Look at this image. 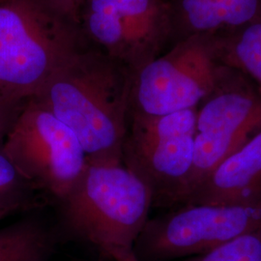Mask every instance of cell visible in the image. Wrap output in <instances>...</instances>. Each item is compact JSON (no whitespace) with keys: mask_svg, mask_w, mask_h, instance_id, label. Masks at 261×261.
I'll return each mask as SVG.
<instances>
[{"mask_svg":"<svg viewBox=\"0 0 261 261\" xmlns=\"http://www.w3.org/2000/svg\"><path fill=\"white\" fill-rule=\"evenodd\" d=\"M134 74L101 50L83 49L34 98L73 130L88 164L122 165Z\"/></svg>","mask_w":261,"mask_h":261,"instance_id":"6da1fadb","label":"cell"},{"mask_svg":"<svg viewBox=\"0 0 261 261\" xmlns=\"http://www.w3.org/2000/svg\"><path fill=\"white\" fill-rule=\"evenodd\" d=\"M61 238L85 244L108 261H139L135 247L149 220V191L123 165L87 164L55 203Z\"/></svg>","mask_w":261,"mask_h":261,"instance_id":"7a4b0ae2","label":"cell"},{"mask_svg":"<svg viewBox=\"0 0 261 261\" xmlns=\"http://www.w3.org/2000/svg\"><path fill=\"white\" fill-rule=\"evenodd\" d=\"M77 25L47 0H0V97H36L84 49Z\"/></svg>","mask_w":261,"mask_h":261,"instance_id":"3957f363","label":"cell"},{"mask_svg":"<svg viewBox=\"0 0 261 261\" xmlns=\"http://www.w3.org/2000/svg\"><path fill=\"white\" fill-rule=\"evenodd\" d=\"M197 108L164 115L130 113L122 165L149 191L153 207L186 202Z\"/></svg>","mask_w":261,"mask_h":261,"instance_id":"277c9868","label":"cell"},{"mask_svg":"<svg viewBox=\"0 0 261 261\" xmlns=\"http://www.w3.org/2000/svg\"><path fill=\"white\" fill-rule=\"evenodd\" d=\"M2 151L19 173L55 203L75 186L88 164L73 130L35 98L23 105Z\"/></svg>","mask_w":261,"mask_h":261,"instance_id":"5b68a950","label":"cell"},{"mask_svg":"<svg viewBox=\"0 0 261 261\" xmlns=\"http://www.w3.org/2000/svg\"><path fill=\"white\" fill-rule=\"evenodd\" d=\"M225 69L215 35L186 36L135 72L130 113L155 116L196 109L214 91Z\"/></svg>","mask_w":261,"mask_h":261,"instance_id":"8992f818","label":"cell"},{"mask_svg":"<svg viewBox=\"0 0 261 261\" xmlns=\"http://www.w3.org/2000/svg\"><path fill=\"white\" fill-rule=\"evenodd\" d=\"M261 229V200L241 204H187L150 218L136 243L139 261H176Z\"/></svg>","mask_w":261,"mask_h":261,"instance_id":"52a82bcc","label":"cell"},{"mask_svg":"<svg viewBox=\"0 0 261 261\" xmlns=\"http://www.w3.org/2000/svg\"><path fill=\"white\" fill-rule=\"evenodd\" d=\"M170 15L163 0H85L81 21L102 53L135 73L155 57Z\"/></svg>","mask_w":261,"mask_h":261,"instance_id":"ba28073f","label":"cell"},{"mask_svg":"<svg viewBox=\"0 0 261 261\" xmlns=\"http://www.w3.org/2000/svg\"><path fill=\"white\" fill-rule=\"evenodd\" d=\"M226 68L214 91L197 108L196 133L252 137L261 130V96Z\"/></svg>","mask_w":261,"mask_h":261,"instance_id":"9c48e42d","label":"cell"},{"mask_svg":"<svg viewBox=\"0 0 261 261\" xmlns=\"http://www.w3.org/2000/svg\"><path fill=\"white\" fill-rule=\"evenodd\" d=\"M261 200V130L216 168L186 204H241Z\"/></svg>","mask_w":261,"mask_h":261,"instance_id":"30bf717a","label":"cell"},{"mask_svg":"<svg viewBox=\"0 0 261 261\" xmlns=\"http://www.w3.org/2000/svg\"><path fill=\"white\" fill-rule=\"evenodd\" d=\"M177 14L185 37L219 35L257 19L261 0H179Z\"/></svg>","mask_w":261,"mask_h":261,"instance_id":"8fae6325","label":"cell"},{"mask_svg":"<svg viewBox=\"0 0 261 261\" xmlns=\"http://www.w3.org/2000/svg\"><path fill=\"white\" fill-rule=\"evenodd\" d=\"M42 210L25 213L0 228V261H50L62 238Z\"/></svg>","mask_w":261,"mask_h":261,"instance_id":"7c38bea8","label":"cell"},{"mask_svg":"<svg viewBox=\"0 0 261 261\" xmlns=\"http://www.w3.org/2000/svg\"><path fill=\"white\" fill-rule=\"evenodd\" d=\"M222 65L248 76L261 96V15L233 31L215 35Z\"/></svg>","mask_w":261,"mask_h":261,"instance_id":"4fadbf2b","label":"cell"},{"mask_svg":"<svg viewBox=\"0 0 261 261\" xmlns=\"http://www.w3.org/2000/svg\"><path fill=\"white\" fill-rule=\"evenodd\" d=\"M48 201L23 177L0 147V221L43 209Z\"/></svg>","mask_w":261,"mask_h":261,"instance_id":"5bb4252c","label":"cell"},{"mask_svg":"<svg viewBox=\"0 0 261 261\" xmlns=\"http://www.w3.org/2000/svg\"><path fill=\"white\" fill-rule=\"evenodd\" d=\"M178 261H261V229L235 238L204 253Z\"/></svg>","mask_w":261,"mask_h":261,"instance_id":"9a60e30c","label":"cell"},{"mask_svg":"<svg viewBox=\"0 0 261 261\" xmlns=\"http://www.w3.org/2000/svg\"><path fill=\"white\" fill-rule=\"evenodd\" d=\"M25 102L0 97V147Z\"/></svg>","mask_w":261,"mask_h":261,"instance_id":"2e32d148","label":"cell"},{"mask_svg":"<svg viewBox=\"0 0 261 261\" xmlns=\"http://www.w3.org/2000/svg\"><path fill=\"white\" fill-rule=\"evenodd\" d=\"M57 11L76 24L81 22L85 0H47Z\"/></svg>","mask_w":261,"mask_h":261,"instance_id":"e0dca14e","label":"cell"},{"mask_svg":"<svg viewBox=\"0 0 261 261\" xmlns=\"http://www.w3.org/2000/svg\"><path fill=\"white\" fill-rule=\"evenodd\" d=\"M98 261H108V260H106V259H103V258H100V259H99V260Z\"/></svg>","mask_w":261,"mask_h":261,"instance_id":"ac0fdd59","label":"cell"}]
</instances>
